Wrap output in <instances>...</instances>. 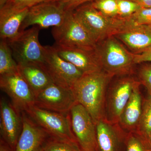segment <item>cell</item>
Instances as JSON below:
<instances>
[{
    "label": "cell",
    "mask_w": 151,
    "mask_h": 151,
    "mask_svg": "<svg viewBox=\"0 0 151 151\" xmlns=\"http://www.w3.org/2000/svg\"><path fill=\"white\" fill-rule=\"evenodd\" d=\"M113 77L103 70L84 73L72 88L77 103L89 112L95 124L105 119L106 93Z\"/></svg>",
    "instance_id": "obj_1"
},
{
    "label": "cell",
    "mask_w": 151,
    "mask_h": 151,
    "mask_svg": "<svg viewBox=\"0 0 151 151\" xmlns=\"http://www.w3.org/2000/svg\"><path fill=\"white\" fill-rule=\"evenodd\" d=\"M73 12L97 44L107 38L115 36L129 23L127 18L104 15L94 7L91 2L80 6Z\"/></svg>",
    "instance_id": "obj_2"
},
{
    "label": "cell",
    "mask_w": 151,
    "mask_h": 151,
    "mask_svg": "<svg viewBox=\"0 0 151 151\" xmlns=\"http://www.w3.org/2000/svg\"><path fill=\"white\" fill-rule=\"evenodd\" d=\"M95 52L102 70L113 77L132 73L135 64L134 53L127 50L115 36L97 43Z\"/></svg>",
    "instance_id": "obj_3"
},
{
    "label": "cell",
    "mask_w": 151,
    "mask_h": 151,
    "mask_svg": "<svg viewBox=\"0 0 151 151\" xmlns=\"http://www.w3.org/2000/svg\"><path fill=\"white\" fill-rule=\"evenodd\" d=\"M25 113L50 137L78 146L72 131L70 113L64 114L49 111L35 105L29 108Z\"/></svg>",
    "instance_id": "obj_4"
},
{
    "label": "cell",
    "mask_w": 151,
    "mask_h": 151,
    "mask_svg": "<svg viewBox=\"0 0 151 151\" xmlns=\"http://www.w3.org/2000/svg\"><path fill=\"white\" fill-rule=\"evenodd\" d=\"M52 35L55 41V45L59 47L94 50L97 46L73 11L67 12L62 24L52 28Z\"/></svg>",
    "instance_id": "obj_5"
},
{
    "label": "cell",
    "mask_w": 151,
    "mask_h": 151,
    "mask_svg": "<svg viewBox=\"0 0 151 151\" xmlns=\"http://www.w3.org/2000/svg\"><path fill=\"white\" fill-rule=\"evenodd\" d=\"M40 29L38 27L34 26L29 29L20 31L15 37L7 40L14 59L18 65L43 64L45 50L39 40Z\"/></svg>",
    "instance_id": "obj_6"
},
{
    "label": "cell",
    "mask_w": 151,
    "mask_h": 151,
    "mask_svg": "<svg viewBox=\"0 0 151 151\" xmlns=\"http://www.w3.org/2000/svg\"><path fill=\"white\" fill-rule=\"evenodd\" d=\"M120 77L110 86H108L106 93L105 119L113 124L119 123L133 89L139 82L131 75Z\"/></svg>",
    "instance_id": "obj_7"
},
{
    "label": "cell",
    "mask_w": 151,
    "mask_h": 151,
    "mask_svg": "<svg viewBox=\"0 0 151 151\" xmlns=\"http://www.w3.org/2000/svg\"><path fill=\"white\" fill-rule=\"evenodd\" d=\"M45 60L43 66L53 83L72 89L84 73L72 63L60 57L54 46H45Z\"/></svg>",
    "instance_id": "obj_8"
},
{
    "label": "cell",
    "mask_w": 151,
    "mask_h": 151,
    "mask_svg": "<svg viewBox=\"0 0 151 151\" xmlns=\"http://www.w3.org/2000/svg\"><path fill=\"white\" fill-rule=\"evenodd\" d=\"M0 88L9 97L19 113L26 112L35 105V95L18 70L0 76Z\"/></svg>",
    "instance_id": "obj_9"
},
{
    "label": "cell",
    "mask_w": 151,
    "mask_h": 151,
    "mask_svg": "<svg viewBox=\"0 0 151 151\" xmlns=\"http://www.w3.org/2000/svg\"><path fill=\"white\" fill-rule=\"evenodd\" d=\"M72 131L81 151H98L96 125L89 112L79 103L70 112Z\"/></svg>",
    "instance_id": "obj_10"
},
{
    "label": "cell",
    "mask_w": 151,
    "mask_h": 151,
    "mask_svg": "<svg viewBox=\"0 0 151 151\" xmlns=\"http://www.w3.org/2000/svg\"><path fill=\"white\" fill-rule=\"evenodd\" d=\"M77 103L72 89L53 83L35 95V106L57 113H70L71 108Z\"/></svg>",
    "instance_id": "obj_11"
},
{
    "label": "cell",
    "mask_w": 151,
    "mask_h": 151,
    "mask_svg": "<svg viewBox=\"0 0 151 151\" xmlns=\"http://www.w3.org/2000/svg\"><path fill=\"white\" fill-rule=\"evenodd\" d=\"M66 14L56 1L39 4L29 9L20 31L30 26H36L40 29L59 26L64 22Z\"/></svg>",
    "instance_id": "obj_12"
},
{
    "label": "cell",
    "mask_w": 151,
    "mask_h": 151,
    "mask_svg": "<svg viewBox=\"0 0 151 151\" xmlns=\"http://www.w3.org/2000/svg\"><path fill=\"white\" fill-rule=\"evenodd\" d=\"M21 113L4 98L0 101V133L3 140L14 151L21 134Z\"/></svg>",
    "instance_id": "obj_13"
},
{
    "label": "cell",
    "mask_w": 151,
    "mask_h": 151,
    "mask_svg": "<svg viewBox=\"0 0 151 151\" xmlns=\"http://www.w3.org/2000/svg\"><path fill=\"white\" fill-rule=\"evenodd\" d=\"M95 125L98 151H125L127 133L118 123L113 124L104 119Z\"/></svg>",
    "instance_id": "obj_14"
},
{
    "label": "cell",
    "mask_w": 151,
    "mask_h": 151,
    "mask_svg": "<svg viewBox=\"0 0 151 151\" xmlns=\"http://www.w3.org/2000/svg\"><path fill=\"white\" fill-rule=\"evenodd\" d=\"M129 20L127 26L115 37L133 53L138 54L151 47V25L135 24Z\"/></svg>",
    "instance_id": "obj_15"
},
{
    "label": "cell",
    "mask_w": 151,
    "mask_h": 151,
    "mask_svg": "<svg viewBox=\"0 0 151 151\" xmlns=\"http://www.w3.org/2000/svg\"><path fill=\"white\" fill-rule=\"evenodd\" d=\"M22 131L14 151H33L49 137L45 131L25 112L21 113Z\"/></svg>",
    "instance_id": "obj_16"
},
{
    "label": "cell",
    "mask_w": 151,
    "mask_h": 151,
    "mask_svg": "<svg viewBox=\"0 0 151 151\" xmlns=\"http://www.w3.org/2000/svg\"><path fill=\"white\" fill-rule=\"evenodd\" d=\"M54 46L60 57L75 65L84 74L102 70L96 56L95 50H87L78 48H63L55 45Z\"/></svg>",
    "instance_id": "obj_17"
},
{
    "label": "cell",
    "mask_w": 151,
    "mask_h": 151,
    "mask_svg": "<svg viewBox=\"0 0 151 151\" xmlns=\"http://www.w3.org/2000/svg\"><path fill=\"white\" fill-rule=\"evenodd\" d=\"M28 8H20L7 3L0 9V36L6 40L15 37L28 12Z\"/></svg>",
    "instance_id": "obj_18"
},
{
    "label": "cell",
    "mask_w": 151,
    "mask_h": 151,
    "mask_svg": "<svg viewBox=\"0 0 151 151\" xmlns=\"http://www.w3.org/2000/svg\"><path fill=\"white\" fill-rule=\"evenodd\" d=\"M140 85L139 82L135 86L118 123L127 133L137 131L140 120L143 101L140 90Z\"/></svg>",
    "instance_id": "obj_19"
},
{
    "label": "cell",
    "mask_w": 151,
    "mask_h": 151,
    "mask_svg": "<svg viewBox=\"0 0 151 151\" xmlns=\"http://www.w3.org/2000/svg\"><path fill=\"white\" fill-rule=\"evenodd\" d=\"M19 70L32 89L35 95L53 83L43 64L27 63L18 65Z\"/></svg>",
    "instance_id": "obj_20"
},
{
    "label": "cell",
    "mask_w": 151,
    "mask_h": 151,
    "mask_svg": "<svg viewBox=\"0 0 151 151\" xmlns=\"http://www.w3.org/2000/svg\"><path fill=\"white\" fill-rule=\"evenodd\" d=\"M18 64L14 59L6 40L0 42V76L18 70Z\"/></svg>",
    "instance_id": "obj_21"
},
{
    "label": "cell",
    "mask_w": 151,
    "mask_h": 151,
    "mask_svg": "<svg viewBox=\"0 0 151 151\" xmlns=\"http://www.w3.org/2000/svg\"><path fill=\"white\" fill-rule=\"evenodd\" d=\"M125 151H151V140L137 131L127 133Z\"/></svg>",
    "instance_id": "obj_22"
},
{
    "label": "cell",
    "mask_w": 151,
    "mask_h": 151,
    "mask_svg": "<svg viewBox=\"0 0 151 151\" xmlns=\"http://www.w3.org/2000/svg\"><path fill=\"white\" fill-rule=\"evenodd\" d=\"M137 132L150 139L151 133V96L143 101L140 120Z\"/></svg>",
    "instance_id": "obj_23"
},
{
    "label": "cell",
    "mask_w": 151,
    "mask_h": 151,
    "mask_svg": "<svg viewBox=\"0 0 151 151\" xmlns=\"http://www.w3.org/2000/svg\"><path fill=\"white\" fill-rule=\"evenodd\" d=\"M42 146L44 151H81L78 145L50 137Z\"/></svg>",
    "instance_id": "obj_24"
},
{
    "label": "cell",
    "mask_w": 151,
    "mask_h": 151,
    "mask_svg": "<svg viewBox=\"0 0 151 151\" xmlns=\"http://www.w3.org/2000/svg\"><path fill=\"white\" fill-rule=\"evenodd\" d=\"M91 3L104 15L110 17H119L117 0H95Z\"/></svg>",
    "instance_id": "obj_25"
},
{
    "label": "cell",
    "mask_w": 151,
    "mask_h": 151,
    "mask_svg": "<svg viewBox=\"0 0 151 151\" xmlns=\"http://www.w3.org/2000/svg\"><path fill=\"white\" fill-rule=\"evenodd\" d=\"M119 17L128 18L141 8L140 6L131 0H117Z\"/></svg>",
    "instance_id": "obj_26"
},
{
    "label": "cell",
    "mask_w": 151,
    "mask_h": 151,
    "mask_svg": "<svg viewBox=\"0 0 151 151\" xmlns=\"http://www.w3.org/2000/svg\"><path fill=\"white\" fill-rule=\"evenodd\" d=\"M128 19L134 24L151 25V8L141 7Z\"/></svg>",
    "instance_id": "obj_27"
},
{
    "label": "cell",
    "mask_w": 151,
    "mask_h": 151,
    "mask_svg": "<svg viewBox=\"0 0 151 151\" xmlns=\"http://www.w3.org/2000/svg\"><path fill=\"white\" fill-rule=\"evenodd\" d=\"M138 80L141 84L145 86L149 95L151 96V64L142 65L138 71Z\"/></svg>",
    "instance_id": "obj_28"
},
{
    "label": "cell",
    "mask_w": 151,
    "mask_h": 151,
    "mask_svg": "<svg viewBox=\"0 0 151 151\" xmlns=\"http://www.w3.org/2000/svg\"><path fill=\"white\" fill-rule=\"evenodd\" d=\"M95 0H57L56 1L66 12L74 11L78 7Z\"/></svg>",
    "instance_id": "obj_29"
},
{
    "label": "cell",
    "mask_w": 151,
    "mask_h": 151,
    "mask_svg": "<svg viewBox=\"0 0 151 151\" xmlns=\"http://www.w3.org/2000/svg\"><path fill=\"white\" fill-rule=\"evenodd\" d=\"M56 1L57 0H9L7 3L20 8H29L42 3Z\"/></svg>",
    "instance_id": "obj_30"
},
{
    "label": "cell",
    "mask_w": 151,
    "mask_h": 151,
    "mask_svg": "<svg viewBox=\"0 0 151 151\" xmlns=\"http://www.w3.org/2000/svg\"><path fill=\"white\" fill-rule=\"evenodd\" d=\"M151 62V47L146 49L142 52L138 54L134 53L135 64H139L145 62Z\"/></svg>",
    "instance_id": "obj_31"
},
{
    "label": "cell",
    "mask_w": 151,
    "mask_h": 151,
    "mask_svg": "<svg viewBox=\"0 0 151 151\" xmlns=\"http://www.w3.org/2000/svg\"><path fill=\"white\" fill-rule=\"evenodd\" d=\"M137 4L141 7L151 8V0H131Z\"/></svg>",
    "instance_id": "obj_32"
},
{
    "label": "cell",
    "mask_w": 151,
    "mask_h": 151,
    "mask_svg": "<svg viewBox=\"0 0 151 151\" xmlns=\"http://www.w3.org/2000/svg\"><path fill=\"white\" fill-rule=\"evenodd\" d=\"M0 151H14L3 140L1 139Z\"/></svg>",
    "instance_id": "obj_33"
},
{
    "label": "cell",
    "mask_w": 151,
    "mask_h": 151,
    "mask_svg": "<svg viewBox=\"0 0 151 151\" xmlns=\"http://www.w3.org/2000/svg\"><path fill=\"white\" fill-rule=\"evenodd\" d=\"M8 1L9 0H0V9L2 8Z\"/></svg>",
    "instance_id": "obj_34"
},
{
    "label": "cell",
    "mask_w": 151,
    "mask_h": 151,
    "mask_svg": "<svg viewBox=\"0 0 151 151\" xmlns=\"http://www.w3.org/2000/svg\"><path fill=\"white\" fill-rule=\"evenodd\" d=\"M33 151H44L42 146H40L38 147L35 150Z\"/></svg>",
    "instance_id": "obj_35"
},
{
    "label": "cell",
    "mask_w": 151,
    "mask_h": 151,
    "mask_svg": "<svg viewBox=\"0 0 151 151\" xmlns=\"http://www.w3.org/2000/svg\"><path fill=\"white\" fill-rule=\"evenodd\" d=\"M150 139H151V134H150Z\"/></svg>",
    "instance_id": "obj_36"
}]
</instances>
